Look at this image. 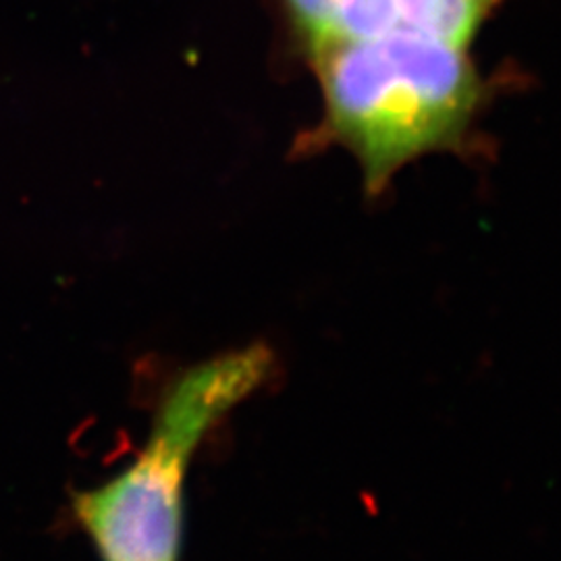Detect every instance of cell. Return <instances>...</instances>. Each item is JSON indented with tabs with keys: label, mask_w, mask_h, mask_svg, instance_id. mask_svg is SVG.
Instances as JSON below:
<instances>
[{
	"label": "cell",
	"mask_w": 561,
	"mask_h": 561,
	"mask_svg": "<svg viewBox=\"0 0 561 561\" xmlns=\"http://www.w3.org/2000/svg\"><path fill=\"white\" fill-rule=\"evenodd\" d=\"M310 60L324 106L308 144L350 150L375 196L408 162L456 146L481 104L468 48L414 32L329 42Z\"/></svg>",
	"instance_id": "6da1fadb"
},
{
	"label": "cell",
	"mask_w": 561,
	"mask_h": 561,
	"mask_svg": "<svg viewBox=\"0 0 561 561\" xmlns=\"http://www.w3.org/2000/svg\"><path fill=\"white\" fill-rule=\"evenodd\" d=\"M273 366L264 345H250L185 373L164 398L138 461L115 481L81 493L76 512L104 561H175L181 491L204 433L248 398Z\"/></svg>",
	"instance_id": "7a4b0ae2"
},
{
	"label": "cell",
	"mask_w": 561,
	"mask_h": 561,
	"mask_svg": "<svg viewBox=\"0 0 561 561\" xmlns=\"http://www.w3.org/2000/svg\"><path fill=\"white\" fill-rule=\"evenodd\" d=\"M308 53L400 30V0H283Z\"/></svg>",
	"instance_id": "3957f363"
}]
</instances>
